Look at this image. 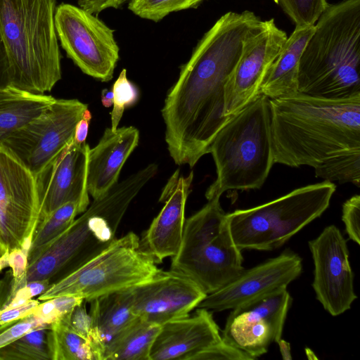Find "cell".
<instances>
[{
	"label": "cell",
	"mask_w": 360,
	"mask_h": 360,
	"mask_svg": "<svg viewBox=\"0 0 360 360\" xmlns=\"http://www.w3.org/2000/svg\"><path fill=\"white\" fill-rule=\"evenodd\" d=\"M4 255V254H3V253L1 252V251L0 250V257H1V255Z\"/></svg>",
	"instance_id": "ee69618b"
},
{
	"label": "cell",
	"mask_w": 360,
	"mask_h": 360,
	"mask_svg": "<svg viewBox=\"0 0 360 360\" xmlns=\"http://www.w3.org/2000/svg\"><path fill=\"white\" fill-rule=\"evenodd\" d=\"M89 146L73 140L34 176L39 204L38 221L60 206L77 204L80 214L90 204L87 188Z\"/></svg>",
	"instance_id": "2e32d148"
},
{
	"label": "cell",
	"mask_w": 360,
	"mask_h": 360,
	"mask_svg": "<svg viewBox=\"0 0 360 360\" xmlns=\"http://www.w3.org/2000/svg\"><path fill=\"white\" fill-rule=\"evenodd\" d=\"M270 103L274 164L309 166L316 177L360 186V95L297 93Z\"/></svg>",
	"instance_id": "7a4b0ae2"
},
{
	"label": "cell",
	"mask_w": 360,
	"mask_h": 360,
	"mask_svg": "<svg viewBox=\"0 0 360 360\" xmlns=\"http://www.w3.org/2000/svg\"><path fill=\"white\" fill-rule=\"evenodd\" d=\"M39 216L34 174L0 146V248H29Z\"/></svg>",
	"instance_id": "7c38bea8"
},
{
	"label": "cell",
	"mask_w": 360,
	"mask_h": 360,
	"mask_svg": "<svg viewBox=\"0 0 360 360\" xmlns=\"http://www.w3.org/2000/svg\"><path fill=\"white\" fill-rule=\"evenodd\" d=\"M139 141V132L134 127L105 129L98 143L89 152L87 188L93 198L118 182L121 169Z\"/></svg>",
	"instance_id": "44dd1931"
},
{
	"label": "cell",
	"mask_w": 360,
	"mask_h": 360,
	"mask_svg": "<svg viewBox=\"0 0 360 360\" xmlns=\"http://www.w3.org/2000/svg\"><path fill=\"white\" fill-rule=\"evenodd\" d=\"M49 330H32L0 348V360H51Z\"/></svg>",
	"instance_id": "83f0119b"
},
{
	"label": "cell",
	"mask_w": 360,
	"mask_h": 360,
	"mask_svg": "<svg viewBox=\"0 0 360 360\" xmlns=\"http://www.w3.org/2000/svg\"><path fill=\"white\" fill-rule=\"evenodd\" d=\"M302 271V258L290 250L250 269L207 295L197 308L214 311L233 309L286 288Z\"/></svg>",
	"instance_id": "ac0fdd59"
},
{
	"label": "cell",
	"mask_w": 360,
	"mask_h": 360,
	"mask_svg": "<svg viewBox=\"0 0 360 360\" xmlns=\"http://www.w3.org/2000/svg\"><path fill=\"white\" fill-rule=\"evenodd\" d=\"M0 250L1 251V252H2L3 254H4V253H5V252H4L2 251V250L1 249V248H0Z\"/></svg>",
	"instance_id": "f6af8a7d"
},
{
	"label": "cell",
	"mask_w": 360,
	"mask_h": 360,
	"mask_svg": "<svg viewBox=\"0 0 360 360\" xmlns=\"http://www.w3.org/2000/svg\"><path fill=\"white\" fill-rule=\"evenodd\" d=\"M308 244L314 266L316 298L330 315L339 316L357 298L347 241L336 226L330 225Z\"/></svg>",
	"instance_id": "5bb4252c"
},
{
	"label": "cell",
	"mask_w": 360,
	"mask_h": 360,
	"mask_svg": "<svg viewBox=\"0 0 360 360\" xmlns=\"http://www.w3.org/2000/svg\"><path fill=\"white\" fill-rule=\"evenodd\" d=\"M209 153L217 178L207 188V200L229 191L259 189L274 164L270 99L259 94L231 116L214 138Z\"/></svg>",
	"instance_id": "5b68a950"
},
{
	"label": "cell",
	"mask_w": 360,
	"mask_h": 360,
	"mask_svg": "<svg viewBox=\"0 0 360 360\" xmlns=\"http://www.w3.org/2000/svg\"><path fill=\"white\" fill-rule=\"evenodd\" d=\"M193 360H254L243 351L222 340L195 355Z\"/></svg>",
	"instance_id": "d590c367"
},
{
	"label": "cell",
	"mask_w": 360,
	"mask_h": 360,
	"mask_svg": "<svg viewBox=\"0 0 360 360\" xmlns=\"http://www.w3.org/2000/svg\"><path fill=\"white\" fill-rule=\"evenodd\" d=\"M342 220L349 238L360 244V196L356 194L342 205Z\"/></svg>",
	"instance_id": "e575fe53"
},
{
	"label": "cell",
	"mask_w": 360,
	"mask_h": 360,
	"mask_svg": "<svg viewBox=\"0 0 360 360\" xmlns=\"http://www.w3.org/2000/svg\"><path fill=\"white\" fill-rule=\"evenodd\" d=\"M51 360H98L91 343L59 323L49 332Z\"/></svg>",
	"instance_id": "4316f807"
},
{
	"label": "cell",
	"mask_w": 360,
	"mask_h": 360,
	"mask_svg": "<svg viewBox=\"0 0 360 360\" xmlns=\"http://www.w3.org/2000/svg\"><path fill=\"white\" fill-rule=\"evenodd\" d=\"M227 214L220 201L207 202L184 222L180 250L172 257L171 269L195 281L207 295L222 288L244 269Z\"/></svg>",
	"instance_id": "52a82bcc"
},
{
	"label": "cell",
	"mask_w": 360,
	"mask_h": 360,
	"mask_svg": "<svg viewBox=\"0 0 360 360\" xmlns=\"http://www.w3.org/2000/svg\"><path fill=\"white\" fill-rule=\"evenodd\" d=\"M39 303L38 299H31L21 305L1 309L0 326L18 321L32 314Z\"/></svg>",
	"instance_id": "8d00e7d4"
},
{
	"label": "cell",
	"mask_w": 360,
	"mask_h": 360,
	"mask_svg": "<svg viewBox=\"0 0 360 360\" xmlns=\"http://www.w3.org/2000/svg\"><path fill=\"white\" fill-rule=\"evenodd\" d=\"M291 303L286 287L231 309L221 340L257 359L282 338Z\"/></svg>",
	"instance_id": "4fadbf2b"
},
{
	"label": "cell",
	"mask_w": 360,
	"mask_h": 360,
	"mask_svg": "<svg viewBox=\"0 0 360 360\" xmlns=\"http://www.w3.org/2000/svg\"><path fill=\"white\" fill-rule=\"evenodd\" d=\"M156 264L153 257L141 248L139 236L129 232L114 240L73 271L51 283L38 300L72 295L91 302L147 281L158 271Z\"/></svg>",
	"instance_id": "9c48e42d"
},
{
	"label": "cell",
	"mask_w": 360,
	"mask_h": 360,
	"mask_svg": "<svg viewBox=\"0 0 360 360\" xmlns=\"http://www.w3.org/2000/svg\"><path fill=\"white\" fill-rule=\"evenodd\" d=\"M130 290L133 313L159 326L189 315L207 296L190 277L174 269H158Z\"/></svg>",
	"instance_id": "e0dca14e"
},
{
	"label": "cell",
	"mask_w": 360,
	"mask_h": 360,
	"mask_svg": "<svg viewBox=\"0 0 360 360\" xmlns=\"http://www.w3.org/2000/svg\"><path fill=\"white\" fill-rule=\"evenodd\" d=\"M8 266V251L7 250L3 255L0 257V271Z\"/></svg>",
	"instance_id": "7bdbcfd3"
},
{
	"label": "cell",
	"mask_w": 360,
	"mask_h": 360,
	"mask_svg": "<svg viewBox=\"0 0 360 360\" xmlns=\"http://www.w3.org/2000/svg\"><path fill=\"white\" fill-rule=\"evenodd\" d=\"M300 57L297 92L340 99L360 95V0L328 7Z\"/></svg>",
	"instance_id": "3957f363"
},
{
	"label": "cell",
	"mask_w": 360,
	"mask_h": 360,
	"mask_svg": "<svg viewBox=\"0 0 360 360\" xmlns=\"http://www.w3.org/2000/svg\"><path fill=\"white\" fill-rule=\"evenodd\" d=\"M221 340L219 328L210 310L198 308L193 316L160 326L150 352V360H193Z\"/></svg>",
	"instance_id": "ffe728a7"
},
{
	"label": "cell",
	"mask_w": 360,
	"mask_h": 360,
	"mask_svg": "<svg viewBox=\"0 0 360 360\" xmlns=\"http://www.w3.org/2000/svg\"><path fill=\"white\" fill-rule=\"evenodd\" d=\"M11 86L9 63L6 49L0 37V89Z\"/></svg>",
	"instance_id": "ab89813d"
},
{
	"label": "cell",
	"mask_w": 360,
	"mask_h": 360,
	"mask_svg": "<svg viewBox=\"0 0 360 360\" xmlns=\"http://www.w3.org/2000/svg\"><path fill=\"white\" fill-rule=\"evenodd\" d=\"M193 179L191 172L180 176L177 169L169 179L159 201L165 205L140 240L141 248L159 264L168 257H173L180 250L185 222L187 198Z\"/></svg>",
	"instance_id": "d6986e66"
},
{
	"label": "cell",
	"mask_w": 360,
	"mask_h": 360,
	"mask_svg": "<svg viewBox=\"0 0 360 360\" xmlns=\"http://www.w3.org/2000/svg\"><path fill=\"white\" fill-rule=\"evenodd\" d=\"M274 2H275V3H276V4H277V0H274Z\"/></svg>",
	"instance_id": "bcb514c9"
},
{
	"label": "cell",
	"mask_w": 360,
	"mask_h": 360,
	"mask_svg": "<svg viewBox=\"0 0 360 360\" xmlns=\"http://www.w3.org/2000/svg\"><path fill=\"white\" fill-rule=\"evenodd\" d=\"M101 102L105 107H110L113 104V93L112 90L103 89L101 94Z\"/></svg>",
	"instance_id": "b9f144b4"
},
{
	"label": "cell",
	"mask_w": 360,
	"mask_h": 360,
	"mask_svg": "<svg viewBox=\"0 0 360 360\" xmlns=\"http://www.w3.org/2000/svg\"><path fill=\"white\" fill-rule=\"evenodd\" d=\"M314 29V25L295 27L264 76L260 86V94L269 99H276L298 93L300 60Z\"/></svg>",
	"instance_id": "7402d4cb"
},
{
	"label": "cell",
	"mask_w": 360,
	"mask_h": 360,
	"mask_svg": "<svg viewBox=\"0 0 360 360\" xmlns=\"http://www.w3.org/2000/svg\"><path fill=\"white\" fill-rule=\"evenodd\" d=\"M86 301L84 300L77 304L58 323L86 339L92 345L98 360H103L101 347L93 328L91 317L86 311Z\"/></svg>",
	"instance_id": "1f68e13d"
},
{
	"label": "cell",
	"mask_w": 360,
	"mask_h": 360,
	"mask_svg": "<svg viewBox=\"0 0 360 360\" xmlns=\"http://www.w3.org/2000/svg\"><path fill=\"white\" fill-rule=\"evenodd\" d=\"M204 0H130L128 8L139 17L158 22L170 13L196 8Z\"/></svg>",
	"instance_id": "f1b7e54d"
},
{
	"label": "cell",
	"mask_w": 360,
	"mask_h": 360,
	"mask_svg": "<svg viewBox=\"0 0 360 360\" xmlns=\"http://www.w3.org/2000/svg\"><path fill=\"white\" fill-rule=\"evenodd\" d=\"M55 25L67 56L84 74L101 82L112 79L120 50L114 30L94 14L65 3L56 7Z\"/></svg>",
	"instance_id": "30bf717a"
},
{
	"label": "cell",
	"mask_w": 360,
	"mask_h": 360,
	"mask_svg": "<svg viewBox=\"0 0 360 360\" xmlns=\"http://www.w3.org/2000/svg\"><path fill=\"white\" fill-rule=\"evenodd\" d=\"M288 36L273 18L262 20L225 86L224 115H236L260 94V86Z\"/></svg>",
	"instance_id": "9a60e30c"
},
{
	"label": "cell",
	"mask_w": 360,
	"mask_h": 360,
	"mask_svg": "<svg viewBox=\"0 0 360 360\" xmlns=\"http://www.w3.org/2000/svg\"><path fill=\"white\" fill-rule=\"evenodd\" d=\"M56 0H0V37L11 86L44 95L61 79Z\"/></svg>",
	"instance_id": "277c9868"
},
{
	"label": "cell",
	"mask_w": 360,
	"mask_h": 360,
	"mask_svg": "<svg viewBox=\"0 0 360 360\" xmlns=\"http://www.w3.org/2000/svg\"><path fill=\"white\" fill-rule=\"evenodd\" d=\"M112 110L110 112L111 129L115 130L122 119L126 108L134 105L139 100V92L137 87L128 79L127 70L123 69L114 82Z\"/></svg>",
	"instance_id": "4dcf8cb0"
},
{
	"label": "cell",
	"mask_w": 360,
	"mask_h": 360,
	"mask_svg": "<svg viewBox=\"0 0 360 360\" xmlns=\"http://www.w3.org/2000/svg\"><path fill=\"white\" fill-rule=\"evenodd\" d=\"M84 300L72 295H61L44 300L35 308L32 314L41 323L53 326L67 316Z\"/></svg>",
	"instance_id": "d6a6232c"
},
{
	"label": "cell",
	"mask_w": 360,
	"mask_h": 360,
	"mask_svg": "<svg viewBox=\"0 0 360 360\" xmlns=\"http://www.w3.org/2000/svg\"><path fill=\"white\" fill-rule=\"evenodd\" d=\"M262 20L252 11H229L203 35L161 110L169 155L192 168L231 117L224 115L225 86Z\"/></svg>",
	"instance_id": "6da1fadb"
},
{
	"label": "cell",
	"mask_w": 360,
	"mask_h": 360,
	"mask_svg": "<svg viewBox=\"0 0 360 360\" xmlns=\"http://www.w3.org/2000/svg\"><path fill=\"white\" fill-rule=\"evenodd\" d=\"M88 109L77 99H57L38 117L6 139L1 147L35 176L72 140L76 125Z\"/></svg>",
	"instance_id": "8fae6325"
},
{
	"label": "cell",
	"mask_w": 360,
	"mask_h": 360,
	"mask_svg": "<svg viewBox=\"0 0 360 360\" xmlns=\"http://www.w3.org/2000/svg\"><path fill=\"white\" fill-rule=\"evenodd\" d=\"M51 329L32 314L18 321L0 326V348L13 342L24 335L38 329Z\"/></svg>",
	"instance_id": "836d02e7"
},
{
	"label": "cell",
	"mask_w": 360,
	"mask_h": 360,
	"mask_svg": "<svg viewBox=\"0 0 360 360\" xmlns=\"http://www.w3.org/2000/svg\"><path fill=\"white\" fill-rule=\"evenodd\" d=\"M128 1L130 0H77L80 8L94 15L108 8H120Z\"/></svg>",
	"instance_id": "74e56055"
},
{
	"label": "cell",
	"mask_w": 360,
	"mask_h": 360,
	"mask_svg": "<svg viewBox=\"0 0 360 360\" xmlns=\"http://www.w3.org/2000/svg\"><path fill=\"white\" fill-rule=\"evenodd\" d=\"M283 360H291L290 345L288 342L281 338L277 342Z\"/></svg>",
	"instance_id": "60d3db41"
},
{
	"label": "cell",
	"mask_w": 360,
	"mask_h": 360,
	"mask_svg": "<svg viewBox=\"0 0 360 360\" xmlns=\"http://www.w3.org/2000/svg\"><path fill=\"white\" fill-rule=\"evenodd\" d=\"M336 186L307 185L264 204L228 213L231 233L241 250L277 249L329 207Z\"/></svg>",
	"instance_id": "ba28073f"
},
{
	"label": "cell",
	"mask_w": 360,
	"mask_h": 360,
	"mask_svg": "<svg viewBox=\"0 0 360 360\" xmlns=\"http://www.w3.org/2000/svg\"><path fill=\"white\" fill-rule=\"evenodd\" d=\"M90 302L89 314L103 360L107 347L138 316L131 309L130 288L102 295Z\"/></svg>",
	"instance_id": "603a6c76"
},
{
	"label": "cell",
	"mask_w": 360,
	"mask_h": 360,
	"mask_svg": "<svg viewBox=\"0 0 360 360\" xmlns=\"http://www.w3.org/2000/svg\"><path fill=\"white\" fill-rule=\"evenodd\" d=\"M91 120V114L90 111L86 109L76 125L73 137V141L75 143H82L86 142Z\"/></svg>",
	"instance_id": "f35d334b"
},
{
	"label": "cell",
	"mask_w": 360,
	"mask_h": 360,
	"mask_svg": "<svg viewBox=\"0 0 360 360\" xmlns=\"http://www.w3.org/2000/svg\"><path fill=\"white\" fill-rule=\"evenodd\" d=\"M137 192L129 182H117L94 198L81 216L28 264L20 287L27 282L58 280L109 246Z\"/></svg>",
	"instance_id": "8992f818"
},
{
	"label": "cell",
	"mask_w": 360,
	"mask_h": 360,
	"mask_svg": "<svg viewBox=\"0 0 360 360\" xmlns=\"http://www.w3.org/2000/svg\"><path fill=\"white\" fill-rule=\"evenodd\" d=\"M55 99L11 86L0 89V146L13 133L40 116Z\"/></svg>",
	"instance_id": "cb8c5ba5"
},
{
	"label": "cell",
	"mask_w": 360,
	"mask_h": 360,
	"mask_svg": "<svg viewBox=\"0 0 360 360\" xmlns=\"http://www.w3.org/2000/svg\"><path fill=\"white\" fill-rule=\"evenodd\" d=\"M295 27L314 25L328 6L326 0H277Z\"/></svg>",
	"instance_id": "f546056e"
},
{
	"label": "cell",
	"mask_w": 360,
	"mask_h": 360,
	"mask_svg": "<svg viewBox=\"0 0 360 360\" xmlns=\"http://www.w3.org/2000/svg\"><path fill=\"white\" fill-rule=\"evenodd\" d=\"M160 326L138 317L107 347L103 360H150Z\"/></svg>",
	"instance_id": "d4e9b609"
},
{
	"label": "cell",
	"mask_w": 360,
	"mask_h": 360,
	"mask_svg": "<svg viewBox=\"0 0 360 360\" xmlns=\"http://www.w3.org/2000/svg\"><path fill=\"white\" fill-rule=\"evenodd\" d=\"M80 214L75 202H68L37 222L28 250V264L63 233Z\"/></svg>",
	"instance_id": "484cf974"
}]
</instances>
